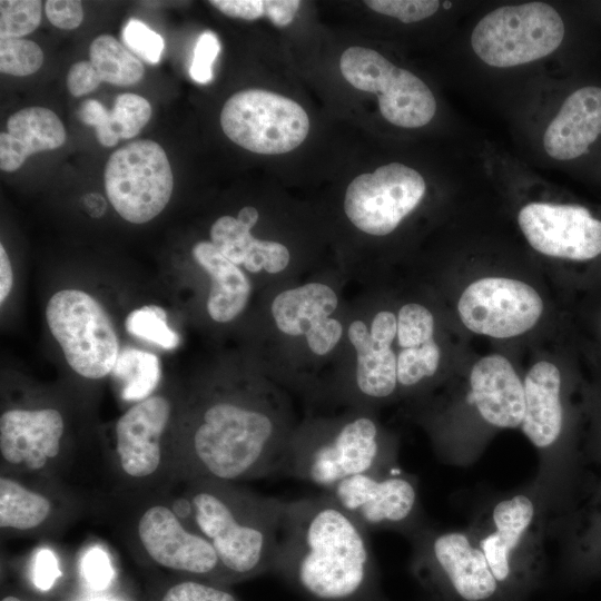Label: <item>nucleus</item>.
I'll return each instance as SVG.
<instances>
[{
    "label": "nucleus",
    "instance_id": "f257e3e1",
    "mask_svg": "<svg viewBox=\"0 0 601 601\" xmlns=\"http://www.w3.org/2000/svg\"><path fill=\"white\" fill-rule=\"evenodd\" d=\"M270 573L307 601H387L368 531L325 492L285 501Z\"/></svg>",
    "mask_w": 601,
    "mask_h": 601
},
{
    "label": "nucleus",
    "instance_id": "f03ea898",
    "mask_svg": "<svg viewBox=\"0 0 601 601\" xmlns=\"http://www.w3.org/2000/svg\"><path fill=\"white\" fill-rule=\"evenodd\" d=\"M290 436L274 408L216 401L175 451L170 470L187 482L237 483L279 474Z\"/></svg>",
    "mask_w": 601,
    "mask_h": 601
},
{
    "label": "nucleus",
    "instance_id": "7ed1b4c3",
    "mask_svg": "<svg viewBox=\"0 0 601 601\" xmlns=\"http://www.w3.org/2000/svg\"><path fill=\"white\" fill-rule=\"evenodd\" d=\"M185 497L194 528L213 545L228 585L270 573L284 500L209 480L188 482Z\"/></svg>",
    "mask_w": 601,
    "mask_h": 601
},
{
    "label": "nucleus",
    "instance_id": "20e7f679",
    "mask_svg": "<svg viewBox=\"0 0 601 601\" xmlns=\"http://www.w3.org/2000/svg\"><path fill=\"white\" fill-rule=\"evenodd\" d=\"M394 462L377 424L359 415L292 435L279 474L325 492L351 476L388 470Z\"/></svg>",
    "mask_w": 601,
    "mask_h": 601
},
{
    "label": "nucleus",
    "instance_id": "39448f33",
    "mask_svg": "<svg viewBox=\"0 0 601 601\" xmlns=\"http://www.w3.org/2000/svg\"><path fill=\"white\" fill-rule=\"evenodd\" d=\"M412 571L436 601H497L503 592L471 531L420 529Z\"/></svg>",
    "mask_w": 601,
    "mask_h": 601
},
{
    "label": "nucleus",
    "instance_id": "423d86ee",
    "mask_svg": "<svg viewBox=\"0 0 601 601\" xmlns=\"http://www.w3.org/2000/svg\"><path fill=\"white\" fill-rule=\"evenodd\" d=\"M565 35V22L553 6L530 1L487 12L474 26L470 43L486 66L512 68L554 53Z\"/></svg>",
    "mask_w": 601,
    "mask_h": 601
},
{
    "label": "nucleus",
    "instance_id": "0eeeda50",
    "mask_svg": "<svg viewBox=\"0 0 601 601\" xmlns=\"http://www.w3.org/2000/svg\"><path fill=\"white\" fill-rule=\"evenodd\" d=\"M503 595L524 585L542 559L538 505L519 493L499 500L471 530Z\"/></svg>",
    "mask_w": 601,
    "mask_h": 601
},
{
    "label": "nucleus",
    "instance_id": "6e6552de",
    "mask_svg": "<svg viewBox=\"0 0 601 601\" xmlns=\"http://www.w3.org/2000/svg\"><path fill=\"white\" fill-rule=\"evenodd\" d=\"M46 318L76 373L96 380L111 372L119 354L118 338L108 314L93 297L78 289L57 292L47 304Z\"/></svg>",
    "mask_w": 601,
    "mask_h": 601
},
{
    "label": "nucleus",
    "instance_id": "1a4fd4ad",
    "mask_svg": "<svg viewBox=\"0 0 601 601\" xmlns=\"http://www.w3.org/2000/svg\"><path fill=\"white\" fill-rule=\"evenodd\" d=\"M224 134L256 154L278 155L298 147L307 137L309 119L303 107L263 89L234 93L220 112Z\"/></svg>",
    "mask_w": 601,
    "mask_h": 601
},
{
    "label": "nucleus",
    "instance_id": "9d476101",
    "mask_svg": "<svg viewBox=\"0 0 601 601\" xmlns=\"http://www.w3.org/2000/svg\"><path fill=\"white\" fill-rule=\"evenodd\" d=\"M109 201L126 220L144 224L168 204L174 176L162 147L154 140H135L114 151L105 167Z\"/></svg>",
    "mask_w": 601,
    "mask_h": 601
},
{
    "label": "nucleus",
    "instance_id": "9b49d317",
    "mask_svg": "<svg viewBox=\"0 0 601 601\" xmlns=\"http://www.w3.org/2000/svg\"><path fill=\"white\" fill-rule=\"evenodd\" d=\"M339 69L354 88L375 93L380 112L397 127H424L435 116L436 100L428 86L373 49H346Z\"/></svg>",
    "mask_w": 601,
    "mask_h": 601
},
{
    "label": "nucleus",
    "instance_id": "f8f14e48",
    "mask_svg": "<svg viewBox=\"0 0 601 601\" xmlns=\"http://www.w3.org/2000/svg\"><path fill=\"white\" fill-rule=\"evenodd\" d=\"M135 533L144 555L158 568L181 578L228 585L210 542L187 526L167 504L146 506L136 521Z\"/></svg>",
    "mask_w": 601,
    "mask_h": 601
},
{
    "label": "nucleus",
    "instance_id": "ddd939ff",
    "mask_svg": "<svg viewBox=\"0 0 601 601\" xmlns=\"http://www.w3.org/2000/svg\"><path fill=\"white\" fill-rule=\"evenodd\" d=\"M425 191L426 183L417 170L391 162L352 180L344 210L362 231L385 236L418 206Z\"/></svg>",
    "mask_w": 601,
    "mask_h": 601
},
{
    "label": "nucleus",
    "instance_id": "4468645a",
    "mask_svg": "<svg viewBox=\"0 0 601 601\" xmlns=\"http://www.w3.org/2000/svg\"><path fill=\"white\" fill-rule=\"evenodd\" d=\"M457 311L473 333L510 338L535 326L543 313V300L529 284L506 277H484L462 293Z\"/></svg>",
    "mask_w": 601,
    "mask_h": 601
},
{
    "label": "nucleus",
    "instance_id": "2eb2a0df",
    "mask_svg": "<svg viewBox=\"0 0 601 601\" xmlns=\"http://www.w3.org/2000/svg\"><path fill=\"white\" fill-rule=\"evenodd\" d=\"M393 467L363 473L343 480L325 491L367 531L380 529L413 530L418 509L414 477ZM412 533V534H413Z\"/></svg>",
    "mask_w": 601,
    "mask_h": 601
},
{
    "label": "nucleus",
    "instance_id": "dca6fc26",
    "mask_svg": "<svg viewBox=\"0 0 601 601\" xmlns=\"http://www.w3.org/2000/svg\"><path fill=\"white\" fill-rule=\"evenodd\" d=\"M530 246L556 258L589 260L601 255V219L577 204L534 201L518 214Z\"/></svg>",
    "mask_w": 601,
    "mask_h": 601
},
{
    "label": "nucleus",
    "instance_id": "f3484780",
    "mask_svg": "<svg viewBox=\"0 0 601 601\" xmlns=\"http://www.w3.org/2000/svg\"><path fill=\"white\" fill-rule=\"evenodd\" d=\"M170 415L168 400L161 395H150L119 417L116 424V461L127 479L147 481L169 469L162 436Z\"/></svg>",
    "mask_w": 601,
    "mask_h": 601
},
{
    "label": "nucleus",
    "instance_id": "a211bd4d",
    "mask_svg": "<svg viewBox=\"0 0 601 601\" xmlns=\"http://www.w3.org/2000/svg\"><path fill=\"white\" fill-rule=\"evenodd\" d=\"M545 154L555 161L579 164L601 154V83L585 82L562 100L542 136Z\"/></svg>",
    "mask_w": 601,
    "mask_h": 601
},
{
    "label": "nucleus",
    "instance_id": "6ab92c4d",
    "mask_svg": "<svg viewBox=\"0 0 601 601\" xmlns=\"http://www.w3.org/2000/svg\"><path fill=\"white\" fill-rule=\"evenodd\" d=\"M65 422L51 407L11 408L0 416V453L6 466L21 472H42L61 452Z\"/></svg>",
    "mask_w": 601,
    "mask_h": 601
},
{
    "label": "nucleus",
    "instance_id": "aec40b11",
    "mask_svg": "<svg viewBox=\"0 0 601 601\" xmlns=\"http://www.w3.org/2000/svg\"><path fill=\"white\" fill-rule=\"evenodd\" d=\"M466 403L493 427L521 426L525 411L524 385L510 361L500 354L480 358L470 373Z\"/></svg>",
    "mask_w": 601,
    "mask_h": 601
},
{
    "label": "nucleus",
    "instance_id": "412c9836",
    "mask_svg": "<svg viewBox=\"0 0 601 601\" xmlns=\"http://www.w3.org/2000/svg\"><path fill=\"white\" fill-rule=\"evenodd\" d=\"M523 385L522 432L535 447L549 449L560 437L563 425L560 371L550 362H538L528 372Z\"/></svg>",
    "mask_w": 601,
    "mask_h": 601
},
{
    "label": "nucleus",
    "instance_id": "4be33fe9",
    "mask_svg": "<svg viewBox=\"0 0 601 601\" xmlns=\"http://www.w3.org/2000/svg\"><path fill=\"white\" fill-rule=\"evenodd\" d=\"M63 124L50 109L28 107L12 114L0 134V168L18 170L32 154L57 149L66 141Z\"/></svg>",
    "mask_w": 601,
    "mask_h": 601
},
{
    "label": "nucleus",
    "instance_id": "5701e85b",
    "mask_svg": "<svg viewBox=\"0 0 601 601\" xmlns=\"http://www.w3.org/2000/svg\"><path fill=\"white\" fill-rule=\"evenodd\" d=\"M193 257L211 279L207 312L218 323H227L245 308L250 283L237 265L227 259L211 242H199L193 247Z\"/></svg>",
    "mask_w": 601,
    "mask_h": 601
},
{
    "label": "nucleus",
    "instance_id": "b1692460",
    "mask_svg": "<svg viewBox=\"0 0 601 601\" xmlns=\"http://www.w3.org/2000/svg\"><path fill=\"white\" fill-rule=\"evenodd\" d=\"M250 227L231 216L219 217L210 228L214 246L235 265H244L252 273L263 268L279 273L289 263V252L283 244L260 240L252 236Z\"/></svg>",
    "mask_w": 601,
    "mask_h": 601
},
{
    "label": "nucleus",
    "instance_id": "393cba45",
    "mask_svg": "<svg viewBox=\"0 0 601 601\" xmlns=\"http://www.w3.org/2000/svg\"><path fill=\"white\" fill-rule=\"evenodd\" d=\"M348 338L357 354L355 384L367 398L390 397L397 387V357L390 343L372 338L362 321L348 327Z\"/></svg>",
    "mask_w": 601,
    "mask_h": 601
},
{
    "label": "nucleus",
    "instance_id": "a878e982",
    "mask_svg": "<svg viewBox=\"0 0 601 601\" xmlns=\"http://www.w3.org/2000/svg\"><path fill=\"white\" fill-rule=\"evenodd\" d=\"M337 307V296L327 285L308 283L278 294L272 314L279 331L292 336H306Z\"/></svg>",
    "mask_w": 601,
    "mask_h": 601
},
{
    "label": "nucleus",
    "instance_id": "bb28decb",
    "mask_svg": "<svg viewBox=\"0 0 601 601\" xmlns=\"http://www.w3.org/2000/svg\"><path fill=\"white\" fill-rule=\"evenodd\" d=\"M51 499L9 475L0 477V528L2 531L32 532L53 515Z\"/></svg>",
    "mask_w": 601,
    "mask_h": 601
},
{
    "label": "nucleus",
    "instance_id": "cd10ccee",
    "mask_svg": "<svg viewBox=\"0 0 601 601\" xmlns=\"http://www.w3.org/2000/svg\"><path fill=\"white\" fill-rule=\"evenodd\" d=\"M151 117L147 99L136 93H121L115 99L111 110L104 105L91 115L89 125L95 128L98 141L105 147L117 145L120 138H134Z\"/></svg>",
    "mask_w": 601,
    "mask_h": 601
},
{
    "label": "nucleus",
    "instance_id": "c85d7f7f",
    "mask_svg": "<svg viewBox=\"0 0 601 601\" xmlns=\"http://www.w3.org/2000/svg\"><path fill=\"white\" fill-rule=\"evenodd\" d=\"M125 401H142L150 396L160 378L158 357L134 347L122 348L110 372Z\"/></svg>",
    "mask_w": 601,
    "mask_h": 601
},
{
    "label": "nucleus",
    "instance_id": "c756f323",
    "mask_svg": "<svg viewBox=\"0 0 601 601\" xmlns=\"http://www.w3.org/2000/svg\"><path fill=\"white\" fill-rule=\"evenodd\" d=\"M89 55L102 81L111 85L131 86L138 83L145 75L140 59L110 35L95 38Z\"/></svg>",
    "mask_w": 601,
    "mask_h": 601
},
{
    "label": "nucleus",
    "instance_id": "7c9ffc66",
    "mask_svg": "<svg viewBox=\"0 0 601 601\" xmlns=\"http://www.w3.org/2000/svg\"><path fill=\"white\" fill-rule=\"evenodd\" d=\"M126 329L131 335L165 349H174L179 344L178 335L167 324L166 312L156 305L132 311L127 316Z\"/></svg>",
    "mask_w": 601,
    "mask_h": 601
},
{
    "label": "nucleus",
    "instance_id": "2f4dec72",
    "mask_svg": "<svg viewBox=\"0 0 601 601\" xmlns=\"http://www.w3.org/2000/svg\"><path fill=\"white\" fill-rule=\"evenodd\" d=\"M440 355L434 338L421 346L402 348L397 355V383L411 387L433 376L439 367Z\"/></svg>",
    "mask_w": 601,
    "mask_h": 601
},
{
    "label": "nucleus",
    "instance_id": "473e14b6",
    "mask_svg": "<svg viewBox=\"0 0 601 601\" xmlns=\"http://www.w3.org/2000/svg\"><path fill=\"white\" fill-rule=\"evenodd\" d=\"M43 62V52L33 41L23 38H0V71L24 77L37 72Z\"/></svg>",
    "mask_w": 601,
    "mask_h": 601
},
{
    "label": "nucleus",
    "instance_id": "72a5a7b5",
    "mask_svg": "<svg viewBox=\"0 0 601 601\" xmlns=\"http://www.w3.org/2000/svg\"><path fill=\"white\" fill-rule=\"evenodd\" d=\"M40 21L41 1H0V38H22L35 31Z\"/></svg>",
    "mask_w": 601,
    "mask_h": 601
},
{
    "label": "nucleus",
    "instance_id": "f704fd0d",
    "mask_svg": "<svg viewBox=\"0 0 601 601\" xmlns=\"http://www.w3.org/2000/svg\"><path fill=\"white\" fill-rule=\"evenodd\" d=\"M434 317L424 306L404 305L397 315V342L402 348L421 346L433 339Z\"/></svg>",
    "mask_w": 601,
    "mask_h": 601
},
{
    "label": "nucleus",
    "instance_id": "c9c22d12",
    "mask_svg": "<svg viewBox=\"0 0 601 601\" xmlns=\"http://www.w3.org/2000/svg\"><path fill=\"white\" fill-rule=\"evenodd\" d=\"M159 601H242L228 585L216 582L181 578L168 585Z\"/></svg>",
    "mask_w": 601,
    "mask_h": 601
},
{
    "label": "nucleus",
    "instance_id": "e433bc0d",
    "mask_svg": "<svg viewBox=\"0 0 601 601\" xmlns=\"http://www.w3.org/2000/svg\"><path fill=\"white\" fill-rule=\"evenodd\" d=\"M122 41L137 57L155 65L165 48L162 37L138 19H130L122 29Z\"/></svg>",
    "mask_w": 601,
    "mask_h": 601
},
{
    "label": "nucleus",
    "instance_id": "4c0bfd02",
    "mask_svg": "<svg viewBox=\"0 0 601 601\" xmlns=\"http://www.w3.org/2000/svg\"><path fill=\"white\" fill-rule=\"evenodd\" d=\"M365 4L375 12L410 23L433 16L441 2L436 0H367Z\"/></svg>",
    "mask_w": 601,
    "mask_h": 601
},
{
    "label": "nucleus",
    "instance_id": "58836bf2",
    "mask_svg": "<svg viewBox=\"0 0 601 601\" xmlns=\"http://www.w3.org/2000/svg\"><path fill=\"white\" fill-rule=\"evenodd\" d=\"M220 51V42L213 31H204L194 48L189 75L197 83L206 85L213 79V63Z\"/></svg>",
    "mask_w": 601,
    "mask_h": 601
},
{
    "label": "nucleus",
    "instance_id": "ea45409f",
    "mask_svg": "<svg viewBox=\"0 0 601 601\" xmlns=\"http://www.w3.org/2000/svg\"><path fill=\"white\" fill-rule=\"evenodd\" d=\"M46 16L57 28L72 30L79 27L83 20V8L76 0H49L46 2Z\"/></svg>",
    "mask_w": 601,
    "mask_h": 601
},
{
    "label": "nucleus",
    "instance_id": "a19ab883",
    "mask_svg": "<svg viewBox=\"0 0 601 601\" xmlns=\"http://www.w3.org/2000/svg\"><path fill=\"white\" fill-rule=\"evenodd\" d=\"M102 82L101 77L87 60L71 66L67 75V88L73 97H81L93 91Z\"/></svg>",
    "mask_w": 601,
    "mask_h": 601
},
{
    "label": "nucleus",
    "instance_id": "79ce46f5",
    "mask_svg": "<svg viewBox=\"0 0 601 601\" xmlns=\"http://www.w3.org/2000/svg\"><path fill=\"white\" fill-rule=\"evenodd\" d=\"M342 334V324L337 319L328 317L315 329L307 333L305 337L313 353L325 355L335 347Z\"/></svg>",
    "mask_w": 601,
    "mask_h": 601
},
{
    "label": "nucleus",
    "instance_id": "37998d69",
    "mask_svg": "<svg viewBox=\"0 0 601 601\" xmlns=\"http://www.w3.org/2000/svg\"><path fill=\"white\" fill-rule=\"evenodd\" d=\"M209 3L233 18L255 20L266 16V0H210Z\"/></svg>",
    "mask_w": 601,
    "mask_h": 601
},
{
    "label": "nucleus",
    "instance_id": "c03bdc74",
    "mask_svg": "<svg viewBox=\"0 0 601 601\" xmlns=\"http://www.w3.org/2000/svg\"><path fill=\"white\" fill-rule=\"evenodd\" d=\"M58 577L57 562L50 552H40L35 563L33 582L41 589H49Z\"/></svg>",
    "mask_w": 601,
    "mask_h": 601
},
{
    "label": "nucleus",
    "instance_id": "a18cd8bd",
    "mask_svg": "<svg viewBox=\"0 0 601 601\" xmlns=\"http://www.w3.org/2000/svg\"><path fill=\"white\" fill-rule=\"evenodd\" d=\"M299 6L297 0H266V16L274 24L285 27L293 21Z\"/></svg>",
    "mask_w": 601,
    "mask_h": 601
},
{
    "label": "nucleus",
    "instance_id": "49530a36",
    "mask_svg": "<svg viewBox=\"0 0 601 601\" xmlns=\"http://www.w3.org/2000/svg\"><path fill=\"white\" fill-rule=\"evenodd\" d=\"M370 334L376 341L392 344L397 334V318L388 311L377 313L372 322Z\"/></svg>",
    "mask_w": 601,
    "mask_h": 601
},
{
    "label": "nucleus",
    "instance_id": "de8ad7c7",
    "mask_svg": "<svg viewBox=\"0 0 601 601\" xmlns=\"http://www.w3.org/2000/svg\"><path fill=\"white\" fill-rule=\"evenodd\" d=\"M85 574L88 582L95 588H101L107 584L110 570L106 558L100 553H93L87 561Z\"/></svg>",
    "mask_w": 601,
    "mask_h": 601
},
{
    "label": "nucleus",
    "instance_id": "09e8293b",
    "mask_svg": "<svg viewBox=\"0 0 601 601\" xmlns=\"http://www.w3.org/2000/svg\"><path fill=\"white\" fill-rule=\"evenodd\" d=\"M13 283L11 263L9 260L8 254L3 247L0 245V303L2 304L8 297Z\"/></svg>",
    "mask_w": 601,
    "mask_h": 601
},
{
    "label": "nucleus",
    "instance_id": "8fccbe9b",
    "mask_svg": "<svg viewBox=\"0 0 601 601\" xmlns=\"http://www.w3.org/2000/svg\"><path fill=\"white\" fill-rule=\"evenodd\" d=\"M86 211L93 218L101 217L107 209L105 198L98 193H88L82 198Z\"/></svg>",
    "mask_w": 601,
    "mask_h": 601
},
{
    "label": "nucleus",
    "instance_id": "3c124183",
    "mask_svg": "<svg viewBox=\"0 0 601 601\" xmlns=\"http://www.w3.org/2000/svg\"><path fill=\"white\" fill-rule=\"evenodd\" d=\"M237 219L244 225L253 228L258 220V211L254 207L246 206L239 210Z\"/></svg>",
    "mask_w": 601,
    "mask_h": 601
},
{
    "label": "nucleus",
    "instance_id": "603ef678",
    "mask_svg": "<svg viewBox=\"0 0 601 601\" xmlns=\"http://www.w3.org/2000/svg\"><path fill=\"white\" fill-rule=\"evenodd\" d=\"M1 601H24V600H21L18 597H14V595H7V597L2 598ZM40 601H45V600H40Z\"/></svg>",
    "mask_w": 601,
    "mask_h": 601
}]
</instances>
